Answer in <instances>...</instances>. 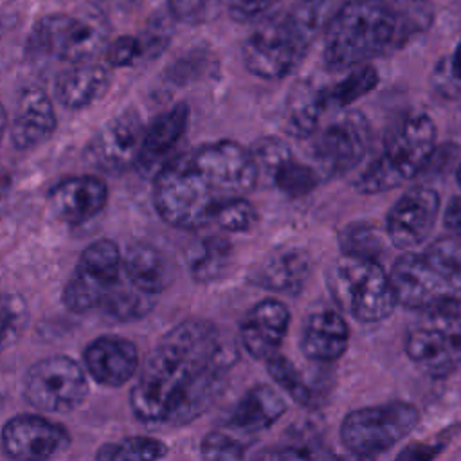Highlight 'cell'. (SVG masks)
<instances>
[{
    "instance_id": "6da1fadb",
    "label": "cell",
    "mask_w": 461,
    "mask_h": 461,
    "mask_svg": "<svg viewBox=\"0 0 461 461\" xmlns=\"http://www.w3.org/2000/svg\"><path fill=\"white\" fill-rule=\"evenodd\" d=\"M234 362L236 349L212 322L182 321L144 360L130 393L131 411L148 425H187L220 398Z\"/></svg>"
},
{
    "instance_id": "7a4b0ae2",
    "label": "cell",
    "mask_w": 461,
    "mask_h": 461,
    "mask_svg": "<svg viewBox=\"0 0 461 461\" xmlns=\"http://www.w3.org/2000/svg\"><path fill=\"white\" fill-rule=\"evenodd\" d=\"M258 178L259 167L249 148L234 140L207 142L160 166L155 209L176 229H202L214 223L227 202L249 194Z\"/></svg>"
},
{
    "instance_id": "3957f363",
    "label": "cell",
    "mask_w": 461,
    "mask_h": 461,
    "mask_svg": "<svg viewBox=\"0 0 461 461\" xmlns=\"http://www.w3.org/2000/svg\"><path fill=\"white\" fill-rule=\"evenodd\" d=\"M403 22L385 0H349L324 27L322 58L330 70L367 63L400 45Z\"/></svg>"
},
{
    "instance_id": "277c9868",
    "label": "cell",
    "mask_w": 461,
    "mask_h": 461,
    "mask_svg": "<svg viewBox=\"0 0 461 461\" xmlns=\"http://www.w3.org/2000/svg\"><path fill=\"white\" fill-rule=\"evenodd\" d=\"M333 0H301L294 9L259 23L243 43L247 70L261 79L288 76L331 18Z\"/></svg>"
},
{
    "instance_id": "5b68a950",
    "label": "cell",
    "mask_w": 461,
    "mask_h": 461,
    "mask_svg": "<svg viewBox=\"0 0 461 461\" xmlns=\"http://www.w3.org/2000/svg\"><path fill=\"white\" fill-rule=\"evenodd\" d=\"M398 304L411 310L461 303V238H439L420 252L400 256L391 268Z\"/></svg>"
},
{
    "instance_id": "8992f818",
    "label": "cell",
    "mask_w": 461,
    "mask_h": 461,
    "mask_svg": "<svg viewBox=\"0 0 461 461\" xmlns=\"http://www.w3.org/2000/svg\"><path fill=\"white\" fill-rule=\"evenodd\" d=\"M436 148V126L427 113L405 115L387 133L384 151L357 178L362 194L391 191L416 176L430 162Z\"/></svg>"
},
{
    "instance_id": "52a82bcc",
    "label": "cell",
    "mask_w": 461,
    "mask_h": 461,
    "mask_svg": "<svg viewBox=\"0 0 461 461\" xmlns=\"http://www.w3.org/2000/svg\"><path fill=\"white\" fill-rule=\"evenodd\" d=\"M326 283L335 303L362 324L385 321L398 304L391 277L378 259L342 254L330 267Z\"/></svg>"
},
{
    "instance_id": "ba28073f",
    "label": "cell",
    "mask_w": 461,
    "mask_h": 461,
    "mask_svg": "<svg viewBox=\"0 0 461 461\" xmlns=\"http://www.w3.org/2000/svg\"><path fill=\"white\" fill-rule=\"evenodd\" d=\"M108 23L95 9L81 13H54L40 18L29 38L27 50L36 59L83 63L97 56L108 41Z\"/></svg>"
},
{
    "instance_id": "9c48e42d",
    "label": "cell",
    "mask_w": 461,
    "mask_h": 461,
    "mask_svg": "<svg viewBox=\"0 0 461 461\" xmlns=\"http://www.w3.org/2000/svg\"><path fill=\"white\" fill-rule=\"evenodd\" d=\"M405 353L425 375L443 378L461 366V310L439 306L423 310L407 328Z\"/></svg>"
},
{
    "instance_id": "30bf717a",
    "label": "cell",
    "mask_w": 461,
    "mask_h": 461,
    "mask_svg": "<svg viewBox=\"0 0 461 461\" xmlns=\"http://www.w3.org/2000/svg\"><path fill=\"white\" fill-rule=\"evenodd\" d=\"M418 423L420 411L416 405L394 400L346 414L340 425V439L353 456L373 457L405 439Z\"/></svg>"
},
{
    "instance_id": "8fae6325",
    "label": "cell",
    "mask_w": 461,
    "mask_h": 461,
    "mask_svg": "<svg viewBox=\"0 0 461 461\" xmlns=\"http://www.w3.org/2000/svg\"><path fill=\"white\" fill-rule=\"evenodd\" d=\"M25 400L43 412H70L88 394L81 366L65 355H52L31 366L23 382Z\"/></svg>"
},
{
    "instance_id": "7c38bea8",
    "label": "cell",
    "mask_w": 461,
    "mask_h": 461,
    "mask_svg": "<svg viewBox=\"0 0 461 461\" xmlns=\"http://www.w3.org/2000/svg\"><path fill=\"white\" fill-rule=\"evenodd\" d=\"M122 274V258L112 240L90 243L63 290V303L74 313L95 310L115 286Z\"/></svg>"
},
{
    "instance_id": "4fadbf2b",
    "label": "cell",
    "mask_w": 461,
    "mask_h": 461,
    "mask_svg": "<svg viewBox=\"0 0 461 461\" xmlns=\"http://www.w3.org/2000/svg\"><path fill=\"white\" fill-rule=\"evenodd\" d=\"M310 139V151L321 173L340 176L362 162L371 142V130L360 112L348 110L324 128H317Z\"/></svg>"
},
{
    "instance_id": "5bb4252c",
    "label": "cell",
    "mask_w": 461,
    "mask_h": 461,
    "mask_svg": "<svg viewBox=\"0 0 461 461\" xmlns=\"http://www.w3.org/2000/svg\"><path fill=\"white\" fill-rule=\"evenodd\" d=\"M439 202V194L432 187L407 189L387 214L385 234L389 241L402 250L420 247L438 221Z\"/></svg>"
},
{
    "instance_id": "9a60e30c",
    "label": "cell",
    "mask_w": 461,
    "mask_h": 461,
    "mask_svg": "<svg viewBox=\"0 0 461 461\" xmlns=\"http://www.w3.org/2000/svg\"><path fill=\"white\" fill-rule=\"evenodd\" d=\"M144 124L135 110L110 119L86 144L88 162L103 171L119 173L137 162Z\"/></svg>"
},
{
    "instance_id": "2e32d148",
    "label": "cell",
    "mask_w": 461,
    "mask_h": 461,
    "mask_svg": "<svg viewBox=\"0 0 461 461\" xmlns=\"http://www.w3.org/2000/svg\"><path fill=\"white\" fill-rule=\"evenodd\" d=\"M4 452L13 459L40 461L61 454L68 443V432L41 416L18 414L13 416L0 434Z\"/></svg>"
},
{
    "instance_id": "e0dca14e",
    "label": "cell",
    "mask_w": 461,
    "mask_h": 461,
    "mask_svg": "<svg viewBox=\"0 0 461 461\" xmlns=\"http://www.w3.org/2000/svg\"><path fill=\"white\" fill-rule=\"evenodd\" d=\"M288 324V308L277 299H263L243 317L240 324V342L250 357L267 360L277 353L286 337Z\"/></svg>"
},
{
    "instance_id": "ac0fdd59",
    "label": "cell",
    "mask_w": 461,
    "mask_h": 461,
    "mask_svg": "<svg viewBox=\"0 0 461 461\" xmlns=\"http://www.w3.org/2000/svg\"><path fill=\"white\" fill-rule=\"evenodd\" d=\"M310 272L312 263L308 252L299 247L283 245L252 267L249 281L270 292L295 295L304 288Z\"/></svg>"
},
{
    "instance_id": "d6986e66",
    "label": "cell",
    "mask_w": 461,
    "mask_h": 461,
    "mask_svg": "<svg viewBox=\"0 0 461 461\" xmlns=\"http://www.w3.org/2000/svg\"><path fill=\"white\" fill-rule=\"evenodd\" d=\"M83 358L92 378L108 387L126 384L139 369L137 346L117 335H103L92 340Z\"/></svg>"
},
{
    "instance_id": "ffe728a7",
    "label": "cell",
    "mask_w": 461,
    "mask_h": 461,
    "mask_svg": "<svg viewBox=\"0 0 461 461\" xmlns=\"http://www.w3.org/2000/svg\"><path fill=\"white\" fill-rule=\"evenodd\" d=\"M54 212L70 225L92 220L108 200L106 184L94 175H81L61 180L49 194Z\"/></svg>"
},
{
    "instance_id": "44dd1931",
    "label": "cell",
    "mask_w": 461,
    "mask_h": 461,
    "mask_svg": "<svg viewBox=\"0 0 461 461\" xmlns=\"http://www.w3.org/2000/svg\"><path fill=\"white\" fill-rule=\"evenodd\" d=\"M56 130V112L50 97L41 88H29L20 95L11 122V142L18 149L41 144Z\"/></svg>"
},
{
    "instance_id": "7402d4cb",
    "label": "cell",
    "mask_w": 461,
    "mask_h": 461,
    "mask_svg": "<svg viewBox=\"0 0 461 461\" xmlns=\"http://www.w3.org/2000/svg\"><path fill=\"white\" fill-rule=\"evenodd\" d=\"M349 346V326L339 312L321 310L304 321L301 349L315 362L339 360Z\"/></svg>"
},
{
    "instance_id": "603a6c76",
    "label": "cell",
    "mask_w": 461,
    "mask_h": 461,
    "mask_svg": "<svg viewBox=\"0 0 461 461\" xmlns=\"http://www.w3.org/2000/svg\"><path fill=\"white\" fill-rule=\"evenodd\" d=\"M285 412L286 403L281 393L267 384H258L232 405L225 427L241 434H256L272 427Z\"/></svg>"
},
{
    "instance_id": "cb8c5ba5",
    "label": "cell",
    "mask_w": 461,
    "mask_h": 461,
    "mask_svg": "<svg viewBox=\"0 0 461 461\" xmlns=\"http://www.w3.org/2000/svg\"><path fill=\"white\" fill-rule=\"evenodd\" d=\"M189 122V106L178 103L162 115H158L148 128H144L140 151L137 162L144 169H160L164 158L173 151L185 133Z\"/></svg>"
},
{
    "instance_id": "d4e9b609",
    "label": "cell",
    "mask_w": 461,
    "mask_h": 461,
    "mask_svg": "<svg viewBox=\"0 0 461 461\" xmlns=\"http://www.w3.org/2000/svg\"><path fill=\"white\" fill-rule=\"evenodd\" d=\"M110 86V74L103 65L83 61L63 70L56 79V97L70 110H79L101 99Z\"/></svg>"
},
{
    "instance_id": "484cf974",
    "label": "cell",
    "mask_w": 461,
    "mask_h": 461,
    "mask_svg": "<svg viewBox=\"0 0 461 461\" xmlns=\"http://www.w3.org/2000/svg\"><path fill=\"white\" fill-rule=\"evenodd\" d=\"M122 274L139 290L157 295L173 281V265L167 256L149 243L131 245L122 258Z\"/></svg>"
},
{
    "instance_id": "4316f807",
    "label": "cell",
    "mask_w": 461,
    "mask_h": 461,
    "mask_svg": "<svg viewBox=\"0 0 461 461\" xmlns=\"http://www.w3.org/2000/svg\"><path fill=\"white\" fill-rule=\"evenodd\" d=\"M328 110L322 88L299 83L286 99V128L297 139H308L319 126Z\"/></svg>"
},
{
    "instance_id": "83f0119b",
    "label": "cell",
    "mask_w": 461,
    "mask_h": 461,
    "mask_svg": "<svg viewBox=\"0 0 461 461\" xmlns=\"http://www.w3.org/2000/svg\"><path fill=\"white\" fill-rule=\"evenodd\" d=\"M232 247L221 236H209L198 243L189 258L191 276L200 283H211L221 277L230 265Z\"/></svg>"
},
{
    "instance_id": "f1b7e54d",
    "label": "cell",
    "mask_w": 461,
    "mask_h": 461,
    "mask_svg": "<svg viewBox=\"0 0 461 461\" xmlns=\"http://www.w3.org/2000/svg\"><path fill=\"white\" fill-rule=\"evenodd\" d=\"M99 308L115 321H135L142 319L151 312L153 295L133 286L124 276V279H119L115 283V286L110 290Z\"/></svg>"
},
{
    "instance_id": "f546056e",
    "label": "cell",
    "mask_w": 461,
    "mask_h": 461,
    "mask_svg": "<svg viewBox=\"0 0 461 461\" xmlns=\"http://www.w3.org/2000/svg\"><path fill=\"white\" fill-rule=\"evenodd\" d=\"M376 85H378L376 68L367 63L357 65L344 79H340L339 83H335L330 88H322L326 106L328 108H346L351 103H355L357 99L369 94Z\"/></svg>"
},
{
    "instance_id": "4dcf8cb0",
    "label": "cell",
    "mask_w": 461,
    "mask_h": 461,
    "mask_svg": "<svg viewBox=\"0 0 461 461\" xmlns=\"http://www.w3.org/2000/svg\"><path fill=\"white\" fill-rule=\"evenodd\" d=\"M276 187L290 198H301L310 194L319 184V173L304 162L285 157L270 173Z\"/></svg>"
},
{
    "instance_id": "1f68e13d",
    "label": "cell",
    "mask_w": 461,
    "mask_h": 461,
    "mask_svg": "<svg viewBox=\"0 0 461 461\" xmlns=\"http://www.w3.org/2000/svg\"><path fill=\"white\" fill-rule=\"evenodd\" d=\"M339 245L342 254L378 259L384 252L382 236L378 229L367 221H351L339 232Z\"/></svg>"
},
{
    "instance_id": "d6a6232c",
    "label": "cell",
    "mask_w": 461,
    "mask_h": 461,
    "mask_svg": "<svg viewBox=\"0 0 461 461\" xmlns=\"http://www.w3.org/2000/svg\"><path fill=\"white\" fill-rule=\"evenodd\" d=\"M267 371L272 376V380L297 403L301 405H312L313 402V391L303 378V375L297 371V367L283 355H272L267 360Z\"/></svg>"
},
{
    "instance_id": "836d02e7",
    "label": "cell",
    "mask_w": 461,
    "mask_h": 461,
    "mask_svg": "<svg viewBox=\"0 0 461 461\" xmlns=\"http://www.w3.org/2000/svg\"><path fill=\"white\" fill-rule=\"evenodd\" d=\"M29 321V310L18 294H0V353L11 348L22 337Z\"/></svg>"
},
{
    "instance_id": "e575fe53",
    "label": "cell",
    "mask_w": 461,
    "mask_h": 461,
    "mask_svg": "<svg viewBox=\"0 0 461 461\" xmlns=\"http://www.w3.org/2000/svg\"><path fill=\"white\" fill-rule=\"evenodd\" d=\"M167 452L166 443L151 436H131L122 441L103 445L95 457L97 459H158Z\"/></svg>"
},
{
    "instance_id": "d590c367",
    "label": "cell",
    "mask_w": 461,
    "mask_h": 461,
    "mask_svg": "<svg viewBox=\"0 0 461 461\" xmlns=\"http://www.w3.org/2000/svg\"><path fill=\"white\" fill-rule=\"evenodd\" d=\"M256 220H258V212H256L254 205L245 196H240V198L227 202L216 212L214 223L229 232H245V230L252 229Z\"/></svg>"
},
{
    "instance_id": "8d00e7d4",
    "label": "cell",
    "mask_w": 461,
    "mask_h": 461,
    "mask_svg": "<svg viewBox=\"0 0 461 461\" xmlns=\"http://www.w3.org/2000/svg\"><path fill=\"white\" fill-rule=\"evenodd\" d=\"M169 13L175 20L198 25L216 18L223 7L221 0H167Z\"/></svg>"
},
{
    "instance_id": "74e56055",
    "label": "cell",
    "mask_w": 461,
    "mask_h": 461,
    "mask_svg": "<svg viewBox=\"0 0 461 461\" xmlns=\"http://www.w3.org/2000/svg\"><path fill=\"white\" fill-rule=\"evenodd\" d=\"M200 452L205 459H241L245 456V447L230 434L214 430L202 439Z\"/></svg>"
},
{
    "instance_id": "f35d334b",
    "label": "cell",
    "mask_w": 461,
    "mask_h": 461,
    "mask_svg": "<svg viewBox=\"0 0 461 461\" xmlns=\"http://www.w3.org/2000/svg\"><path fill=\"white\" fill-rule=\"evenodd\" d=\"M142 56L140 40L122 34L106 45V61L112 67H128Z\"/></svg>"
},
{
    "instance_id": "ab89813d",
    "label": "cell",
    "mask_w": 461,
    "mask_h": 461,
    "mask_svg": "<svg viewBox=\"0 0 461 461\" xmlns=\"http://www.w3.org/2000/svg\"><path fill=\"white\" fill-rule=\"evenodd\" d=\"M281 0H225L229 16L236 22H254Z\"/></svg>"
},
{
    "instance_id": "60d3db41",
    "label": "cell",
    "mask_w": 461,
    "mask_h": 461,
    "mask_svg": "<svg viewBox=\"0 0 461 461\" xmlns=\"http://www.w3.org/2000/svg\"><path fill=\"white\" fill-rule=\"evenodd\" d=\"M443 443L436 441V443H412L409 447H405L398 457L400 459H418V461H427L432 459L439 454Z\"/></svg>"
},
{
    "instance_id": "b9f144b4",
    "label": "cell",
    "mask_w": 461,
    "mask_h": 461,
    "mask_svg": "<svg viewBox=\"0 0 461 461\" xmlns=\"http://www.w3.org/2000/svg\"><path fill=\"white\" fill-rule=\"evenodd\" d=\"M443 223L448 230L454 232V236L461 238V194L454 196L445 211Z\"/></svg>"
},
{
    "instance_id": "7bdbcfd3",
    "label": "cell",
    "mask_w": 461,
    "mask_h": 461,
    "mask_svg": "<svg viewBox=\"0 0 461 461\" xmlns=\"http://www.w3.org/2000/svg\"><path fill=\"white\" fill-rule=\"evenodd\" d=\"M450 74L452 77L461 81V40L456 45V50L452 54V61H450Z\"/></svg>"
},
{
    "instance_id": "ee69618b",
    "label": "cell",
    "mask_w": 461,
    "mask_h": 461,
    "mask_svg": "<svg viewBox=\"0 0 461 461\" xmlns=\"http://www.w3.org/2000/svg\"><path fill=\"white\" fill-rule=\"evenodd\" d=\"M5 130H7V112H5V108L0 103V140H2V137L5 133Z\"/></svg>"
},
{
    "instance_id": "f6af8a7d",
    "label": "cell",
    "mask_w": 461,
    "mask_h": 461,
    "mask_svg": "<svg viewBox=\"0 0 461 461\" xmlns=\"http://www.w3.org/2000/svg\"><path fill=\"white\" fill-rule=\"evenodd\" d=\"M457 182H459V185H461V164H459V167H457Z\"/></svg>"
}]
</instances>
